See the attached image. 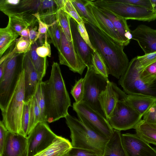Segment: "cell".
Returning <instances> with one entry per match:
<instances>
[{
  "instance_id": "1",
  "label": "cell",
  "mask_w": 156,
  "mask_h": 156,
  "mask_svg": "<svg viewBox=\"0 0 156 156\" xmlns=\"http://www.w3.org/2000/svg\"><path fill=\"white\" fill-rule=\"evenodd\" d=\"M90 42L102 57L108 75L119 79L126 71L129 61L124 47L107 35L99 27L84 21Z\"/></svg>"
},
{
  "instance_id": "2",
  "label": "cell",
  "mask_w": 156,
  "mask_h": 156,
  "mask_svg": "<svg viewBox=\"0 0 156 156\" xmlns=\"http://www.w3.org/2000/svg\"><path fill=\"white\" fill-rule=\"evenodd\" d=\"M43 83L47 122L51 123L65 118L69 114L71 100L57 62L53 63L50 77Z\"/></svg>"
},
{
  "instance_id": "3",
  "label": "cell",
  "mask_w": 156,
  "mask_h": 156,
  "mask_svg": "<svg viewBox=\"0 0 156 156\" xmlns=\"http://www.w3.org/2000/svg\"><path fill=\"white\" fill-rule=\"evenodd\" d=\"M71 133L72 147L93 151L103 156L109 139L92 130L76 117L68 114L65 118Z\"/></svg>"
},
{
  "instance_id": "4",
  "label": "cell",
  "mask_w": 156,
  "mask_h": 156,
  "mask_svg": "<svg viewBox=\"0 0 156 156\" xmlns=\"http://www.w3.org/2000/svg\"><path fill=\"white\" fill-rule=\"evenodd\" d=\"M24 71L23 70L11 97L2 111V120L8 131L20 134L24 104Z\"/></svg>"
},
{
  "instance_id": "5",
  "label": "cell",
  "mask_w": 156,
  "mask_h": 156,
  "mask_svg": "<svg viewBox=\"0 0 156 156\" xmlns=\"http://www.w3.org/2000/svg\"><path fill=\"white\" fill-rule=\"evenodd\" d=\"M98 8L106 10L126 20L150 21L156 20V12L143 7L114 0H92Z\"/></svg>"
},
{
  "instance_id": "6",
  "label": "cell",
  "mask_w": 156,
  "mask_h": 156,
  "mask_svg": "<svg viewBox=\"0 0 156 156\" xmlns=\"http://www.w3.org/2000/svg\"><path fill=\"white\" fill-rule=\"evenodd\" d=\"M136 57L129 62L125 72L121 76L118 83L128 95L138 94L156 99V80L151 84L144 83L140 79V70L136 66Z\"/></svg>"
},
{
  "instance_id": "7",
  "label": "cell",
  "mask_w": 156,
  "mask_h": 156,
  "mask_svg": "<svg viewBox=\"0 0 156 156\" xmlns=\"http://www.w3.org/2000/svg\"><path fill=\"white\" fill-rule=\"evenodd\" d=\"M73 108L78 119L87 127L105 138L109 139L111 137L114 129L100 113L83 101L73 103Z\"/></svg>"
},
{
  "instance_id": "8",
  "label": "cell",
  "mask_w": 156,
  "mask_h": 156,
  "mask_svg": "<svg viewBox=\"0 0 156 156\" xmlns=\"http://www.w3.org/2000/svg\"><path fill=\"white\" fill-rule=\"evenodd\" d=\"M21 54L10 51L4 74L0 79V108L1 111L5 107L10 98L23 70Z\"/></svg>"
},
{
  "instance_id": "9",
  "label": "cell",
  "mask_w": 156,
  "mask_h": 156,
  "mask_svg": "<svg viewBox=\"0 0 156 156\" xmlns=\"http://www.w3.org/2000/svg\"><path fill=\"white\" fill-rule=\"evenodd\" d=\"M87 68L84 78V94L82 101L106 119L99 103L98 97L105 89L109 80L96 72L92 66Z\"/></svg>"
},
{
  "instance_id": "10",
  "label": "cell",
  "mask_w": 156,
  "mask_h": 156,
  "mask_svg": "<svg viewBox=\"0 0 156 156\" xmlns=\"http://www.w3.org/2000/svg\"><path fill=\"white\" fill-rule=\"evenodd\" d=\"M125 99L118 101L112 114L107 119L112 128L120 131L133 129L142 117Z\"/></svg>"
},
{
  "instance_id": "11",
  "label": "cell",
  "mask_w": 156,
  "mask_h": 156,
  "mask_svg": "<svg viewBox=\"0 0 156 156\" xmlns=\"http://www.w3.org/2000/svg\"><path fill=\"white\" fill-rule=\"evenodd\" d=\"M57 136L47 122H39L27 136V156H34L42 151L51 144Z\"/></svg>"
},
{
  "instance_id": "12",
  "label": "cell",
  "mask_w": 156,
  "mask_h": 156,
  "mask_svg": "<svg viewBox=\"0 0 156 156\" xmlns=\"http://www.w3.org/2000/svg\"><path fill=\"white\" fill-rule=\"evenodd\" d=\"M60 50L58 52V59L61 65L68 67L74 73L81 75L87 67L76 53L73 41H69L61 27Z\"/></svg>"
},
{
  "instance_id": "13",
  "label": "cell",
  "mask_w": 156,
  "mask_h": 156,
  "mask_svg": "<svg viewBox=\"0 0 156 156\" xmlns=\"http://www.w3.org/2000/svg\"><path fill=\"white\" fill-rule=\"evenodd\" d=\"M121 137L127 156H156V149L136 134H122Z\"/></svg>"
},
{
  "instance_id": "14",
  "label": "cell",
  "mask_w": 156,
  "mask_h": 156,
  "mask_svg": "<svg viewBox=\"0 0 156 156\" xmlns=\"http://www.w3.org/2000/svg\"><path fill=\"white\" fill-rule=\"evenodd\" d=\"M127 95L116 84L108 81L105 89L101 92L98 97L99 103L107 119L112 114L118 101L125 99Z\"/></svg>"
},
{
  "instance_id": "15",
  "label": "cell",
  "mask_w": 156,
  "mask_h": 156,
  "mask_svg": "<svg viewBox=\"0 0 156 156\" xmlns=\"http://www.w3.org/2000/svg\"><path fill=\"white\" fill-rule=\"evenodd\" d=\"M24 71V103L29 102L34 95L37 86L41 80L30 59L29 51L23 54L21 58Z\"/></svg>"
},
{
  "instance_id": "16",
  "label": "cell",
  "mask_w": 156,
  "mask_h": 156,
  "mask_svg": "<svg viewBox=\"0 0 156 156\" xmlns=\"http://www.w3.org/2000/svg\"><path fill=\"white\" fill-rule=\"evenodd\" d=\"M131 33L132 39L137 42L145 54L156 51V30L141 24Z\"/></svg>"
},
{
  "instance_id": "17",
  "label": "cell",
  "mask_w": 156,
  "mask_h": 156,
  "mask_svg": "<svg viewBox=\"0 0 156 156\" xmlns=\"http://www.w3.org/2000/svg\"><path fill=\"white\" fill-rule=\"evenodd\" d=\"M70 23L73 42L75 50L87 68L91 67L94 51L82 37L78 30V23L70 16Z\"/></svg>"
},
{
  "instance_id": "18",
  "label": "cell",
  "mask_w": 156,
  "mask_h": 156,
  "mask_svg": "<svg viewBox=\"0 0 156 156\" xmlns=\"http://www.w3.org/2000/svg\"><path fill=\"white\" fill-rule=\"evenodd\" d=\"M27 156V137L9 131L5 145L0 156Z\"/></svg>"
},
{
  "instance_id": "19",
  "label": "cell",
  "mask_w": 156,
  "mask_h": 156,
  "mask_svg": "<svg viewBox=\"0 0 156 156\" xmlns=\"http://www.w3.org/2000/svg\"><path fill=\"white\" fill-rule=\"evenodd\" d=\"M90 2L92 12L99 25V28L108 36L123 46V41L112 22L92 3L91 0Z\"/></svg>"
},
{
  "instance_id": "20",
  "label": "cell",
  "mask_w": 156,
  "mask_h": 156,
  "mask_svg": "<svg viewBox=\"0 0 156 156\" xmlns=\"http://www.w3.org/2000/svg\"><path fill=\"white\" fill-rule=\"evenodd\" d=\"M33 13L27 12L14 13L9 15V24L18 34L23 29L34 26L37 19Z\"/></svg>"
},
{
  "instance_id": "21",
  "label": "cell",
  "mask_w": 156,
  "mask_h": 156,
  "mask_svg": "<svg viewBox=\"0 0 156 156\" xmlns=\"http://www.w3.org/2000/svg\"><path fill=\"white\" fill-rule=\"evenodd\" d=\"M98 9L112 22L123 41V46L127 45L132 38V35L127 20L106 10Z\"/></svg>"
},
{
  "instance_id": "22",
  "label": "cell",
  "mask_w": 156,
  "mask_h": 156,
  "mask_svg": "<svg viewBox=\"0 0 156 156\" xmlns=\"http://www.w3.org/2000/svg\"><path fill=\"white\" fill-rule=\"evenodd\" d=\"M72 147L68 140L57 136L51 144L34 156H62Z\"/></svg>"
},
{
  "instance_id": "23",
  "label": "cell",
  "mask_w": 156,
  "mask_h": 156,
  "mask_svg": "<svg viewBox=\"0 0 156 156\" xmlns=\"http://www.w3.org/2000/svg\"><path fill=\"white\" fill-rule=\"evenodd\" d=\"M125 100L142 117L151 107L156 102V99L155 98L138 94H127Z\"/></svg>"
},
{
  "instance_id": "24",
  "label": "cell",
  "mask_w": 156,
  "mask_h": 156,
  "mask_svg": "<svg viewBox=\"0 0 156 156\" xmlns=\"http://www.w3.org/2000/svg\"><path fill=\"white\" fill-rule=\"evenodd\" d=\"M120 131L114 129L106 145L103 156H127L121 141Z\"/></svg>"
},
{
  "instance_id": "25",
  "label": "cell",
  "mask_w": 156,
  "mask_h": 156,
  "mask_svg": "<svg viewBox=\"0 0 156 156\" xmlns=\"http://www.w3.org/2000/svg\"><path fill=\"white\" fill-rule=\"evenodd\" d=\"M136 134L148 143L156 145V125L141 119L134 127Z\"/></svg>"
},
{
  "instance_id": "26",
  "label": "cell",
  "mask_w": 156,
  "mask_h": 156,
  "mask_svg": "<svg viewBox=\"0 0 156 156\" xmlns=\"http://www.w3.org/2000/svg\"><path fill=\"white\" fill-rule=\"evenodd\" d=\"M83 21L88 22L99 28L92 12L90 0H70Z\"/></svg>"
},
{
  "instance_id": "27",
  "label": "cell",
  "mask_w": 156,
  "mask_h": 156,
  "mask_svg": "<svg viewBox=\"0 0 156 156\" xmlns=\"http://www.w3.org/2000/svg\"><path fill=\"white\" fill-rule=\"evenodd\" d=\"M19 35L9 24L6 27L0 29V58L8 48L15 42Z\"/></svg>"
},
{
  "instance_id": "28",
  "label": "cell",
  "mask_w": 156,
  "mask_h": 156,
  "mask_svg": "<svg viewBox=\"0 0 156 156\" xmlns=\"http://www.w3.org/2000/svg\"><path fill=\"white\" fill-rule=\"evenodd\" d=\"M37 41L32 44L29 53L33 64L37 71L40 80H42L46 74L48 65L47 57L42 58L38 55L36 52V49L38 47Z\"/></svg>"
},
{
  "instance_id": "29",
  "label": "cell",
  "mask_w": 156,
  "mask_h": 156,
  "mask_svg": "<svg viewBox=\"0 0 156 156\" xmlns=\"http://www.w3.org/2000/svg\"><path fill=\"white\" fill-rule=\"evenodd\" d=\"M30 120L28 135L38 122L43 121L41 118L40 109L35 95L30 101Z\"/></svg>"
},
{
  "instance_id": "30",
  "label": "cell",
  "mask_w": 156,
  "mask_h": 156,
  "mask_svg": "<svg viewBox=\"0 0 156 156\" xmlns=\"http://www.w3.org/2000/svg\"><path fill=\"white\" fill-rule=\"evenodd\" d=\"M70 16L62 9H59L57 16V20L62 28L68 40L73 41L70 23Z\"/></svg>"
},
{
  "instance_id": "31",
  "label": "cell",
  "mask_w": 156,
  "mask_h": 156,
  "mask_svg": "<svg viewBox=\"0 0 156 156\" xmlns=\"http://www.w3.org/2000/svg\"><path fill=\"white\" fill-rule=\"evenodd\" d=\"M92 66L96 72L108 79L109 75L105 63L96 51H94L93 54Z\"/></svg>"
},
{
  "instance_id": "32",
  "label": "cell",
  "mask_w": 156,
  "mask_h": 156,
  "mask_svg": "<svg viewBox=\"0 0 156 156\" xmlns=\"http://www.w3.org/2000/svg\"><path fill=\"white\" fill-rule=\"evenodd\" d=\"M34 95L40 109L42 120L47 122L45 102L42 80H40L38 83Z\"/></svg>"
},
{
  "instance_id": "33",
  "label": "cell",
  "mask_w": 156,
  "mask_h": 156,
  "mask_svg": "<svg viewBox=\"0 0 156 156\" xmlns=\"http://www.w3.org/2000/svg\"><path fill=\"white\" fill-rule=\"evenodd\" d=\"M47 34L50 39L51 42L57 48L58 51H59L61 42V27L57 20L49 28Z\"/></svg>"
},
{
  "instance_id": "34",
  "label": "cell",
  "mask_w": 156,
  "mask_h": 156,
  "mask_svg": "<svg viewBox=\"0 0 156 156\" xmlns=\"http://www.w3.org/2000/svg\"><path fill=\"white\" fill-rule=\"evenodd\" d=\"M140 79L144 83L150 84L156 80V62L139 71Z\"/></svg>"
},
{
  "instance_id": "35",
  "label": "cell",
  "mask_w": 156,
  "mask_h": 156,
  "mask_svg": "<svg viewBox=\"0 0 156 156\" xmlns=\"http://www.w3.org/2000/svg\"><path fill=\"white\" fill-rule=\"evenodd\" d=\"M21 0H0V10L7 16L18 12Z\"/></svg>"
},
{
  "instance_id": "36",
  "label": "cell",
  "mask_w": 156,
  "mask_h": 156,
  "mask_svg": "<svg viewBox=\"0 0 156 156\" xmlns=\"http://www.w3.org/2000/svg\"><path fill=\"white\" fill-rule=\"evenodd\" d=\"M15 42V47L12 51L19 54H23L29 51L32 45L29 38L22 36L17 39Z\"/></svg>"
},
{
  "instance_id": "37",
  "label": "cell",
  "mask_w": 156,
  "mask_h": 156,
  "mask_svg": "<svg viewBox=\"0 0 156 156\" xmlns=\"http://www.w3.org/2000/svg\"><path fill=\"white\" fill-rule=\"evenodd\" d=\"M30 101L24 104L21 117V130L20 133L26 137L28 136L30 120Z\"/></svg>"
},
{
  "instance_id": "38",
  "label": "cell",
  "mask_w": 156,
  "mask_h": 156,
  "mask_svg": "<svg viewBox=\"0 0 156 156\" xmlns=\"http://www.w3.org/2000/svg\"><path fill=\"white\" fill-rule=\"evenodd\" d=\"M70 93L75 103H79L82 101L84 94V78H81L76 81L71 90Z\"/></svg>"
},
{
  "instance_id": "39",
  "label": "cell",
  "mask_w": 156,
  "mask_h": 156,
  "mask_svg": "<svg viewBox=\"0 0 156 156\" xmlns=\"http://www.w3.org/2000/svg\"><path fill=\"white\" fill-rule=\"evenodd\" d=\"M136 66L142 71L144 68L156 62V51L136 57Z\"/></svg>"
},
{
  "instance_id": "40",
  "label": "cell",
  "mask_w": 156,
  "mask_h": 156,
  "mask_svg": "<svg viewBox=\"0 0 156 156\" xmlns=\"http://www.w3.org/2000/svg\"><path fill=\"white\" fill-rule=\"evenodd\" d=\"M59 9L56 8L39 13L40 18L45 23L52 24L57 20V14Z\"/></svg>"
},
{
  "instance_id": "41",
  "label": "cell",
  "mask_w": 156,
  "mask_h": 156,
  "mask_svg": "<svg viewBox=\"0 0 156 156\" xmlns=\"http://www.w3.org/2000/svg\"><path fill=\"white\" fill-rule=\"evenodd\" d=\"M63 10L74 20L78 24L83 22L70 0H65Z\"/></svg>"
},
{
  "instance_id": "42",
  "label": "cell",
  "mask_w": 156,
  "mask_h": 156,
  "mask_svg": "<svg viewBox=\"0 0 156 156\" xmlns=\"http://www.w3.org/2000/svg\"><path fill=\"white\" fill-rule=\"evenodd\" d=\"M47 37V34H45V40L43 44L38 46L36 49V52L38 55L42 58L51 57V47L48 42Z\"/></svg>"
},
{
  "instance_id": "43",
  "label": "cell",
  "mask_w": 156,
  "mask_h": 156,
  "mask_svg": "<svg viewBox=\"0 0 156 156\" xmlns=\"http://www.w3.org/2000/svg\"><path fill=\"white\" fill-rule=\"evenodd\" d=\"M65 155V156H98L91 151L73 147Z\"/></svg>"
},
{
  "instance_id": "44",
  "label": "cell",
  "mask_w": 156,
  "mask_h": 156,
  "mask_svg": "<svg viewBox=\"0 0 156 156\" xmlns=\"http://www.w3.org/2000/svg\"><path fill=\"white\" fill-rule=\"evenodd\" d=\"M33 15L37 18L38 23V34L37 38V40L41 36H45V34H47L49 28L54 25L57 21L52 24H48L41 20L40 17L39 12H37L33 14Z\"/></svg>"
},
{
  "instance_id": "45",
  "label": "cell",
  "mask_w": 156,
  "mask_h": 156,
  "mask_svg": "<svg viewBox=\"0 0 156 156\" xmlns=\"http://www.w3.org/2000/svg\"><path fill=\"white\" fill-rule=\"evenodd\" d=\"M143 117V119L145 122L156 125V102L151 107Z\"/></svg>"
},
{
  "instance_id": "46",
  "label": "cell",
  "mask_w": 156,
  "mask_h": 156,
  "mask_svg": "<svg viewBox=\"0 0 156 156\" xmlns=\"http://www.w3.org/2000/svg\"><path fill=\"white\" fill-rule=\"evenodd\" d=\"M115 2L135 5L153 11L150 0H114Z\"/></svg>"
},
{
  "instance_id": "47",
  "label": "cell",
  "mask_w": 156,
  "mask_h": 156,
  "mask_svg": "<svg viewBox=\"0 0 156 156\" xmlns=\"http://www.w3.org/2000/svg\"><path fill=\"white\" fill-rule=\"evenodd\" d=\"M9 131L2 121L0 122V155L2 153L5 145Z\"/></svg>"
},
{
  "instance_id": "48",
  "label": "cell",
  "mask_w": 156,
  "mask_h": 156,
  "mask_svg": "<svg viewBox=\"0 0 156 156\" xmlns=\"http://www.w3.org/2000/svg\"><path fill=\"white\" fill-rule=\"evenodd\" d=\"M77 28L78 31L82 37L94 51H95L96 50L93 48L90 42L84 22L83 21L80 23H78Z\"/></svg>"
},
{
  "instance_id": "49",
  "label": "cell",
  "mask_w": 156,
  "mask_h": 156,
  "mask_svg": "<svg viewBox=\"0 0 156 156\" xmlns=\"http://www.w3.org/2000/svg\"><path fill=\"white\" fill-rule=\"evenodd\" d=\"M57 8L55 0H41L39 13L44 11Z\"/></svg>"
},
{
  "instance_id": "50",
  "label": "cell",
  "mask_w": 156,
  "mask_h": 156,
  "mask_svg": "<svg viewBox=\"0 0 156 156\" xmlns=\"http://www.w3.org/2000/svg\"><path fill=\"white\" fill-rule=\"evenodd\" d=\"M30 30L29 39L33 44L37 41V38L38 34V32L37 31V27L36 26H31L29 27Z\"/></svg>"
},
{
  "instance_id": "51",
  "label": "cell",
  "mask_w": 156,
  "mask_h": 156,
  "mask_svg": "<svg viewBox=\"0 0 156 156\" xmlns=\"http://www.w3.org/2000/svg\"><path fill=\"white\" fill-rule=\"evenodd\" d=\"M9 56L0 64V79L2 78L4 74L6 66L9 60Z\"/></svg>"
},
{
  "instance_id": "52",
  "label": "cell",
  "mask_w": 156,
  "mask_h": 156,
  "mask_svg": "<svg viewBox=\"0 0 156 156\" xmlns=\"http://www.w3.org/2000/svg\"><path fill=\"white\" fill-rule=\"evenodd\" d=\"M30 30L29 28H25L18 33L19 35L29 38Z\"/></svg>"
},
{
  "instance_id": "53",
  "label": "cell",
  "mask_w": 156,
  "mask_h": 156,
  "mask_svg": "<svg viewBox=\"0 0 156 156\" xmlns=\"http://www.w3.org/2000/svg\"><path fill=\"white\" fill-rule=\"evenodd\" d=\"M152 5L153 10L156 12V0H150Z\"/></svg>"
},
{
  "instance_id": "54",
  "label": "cell",
  "mask_w": 156,
  "mask_h": 156,
  "mask_svg": "<svg viewBox=\"0 0 156 156\" xmlns=\"http://www.w3.org/2000/svg\"><path fill=\"white\" fill-rule=\"evenodd\" d=\"M65 154L63 155H62V156H65Z\"/></svg>"
}]
</instances>
